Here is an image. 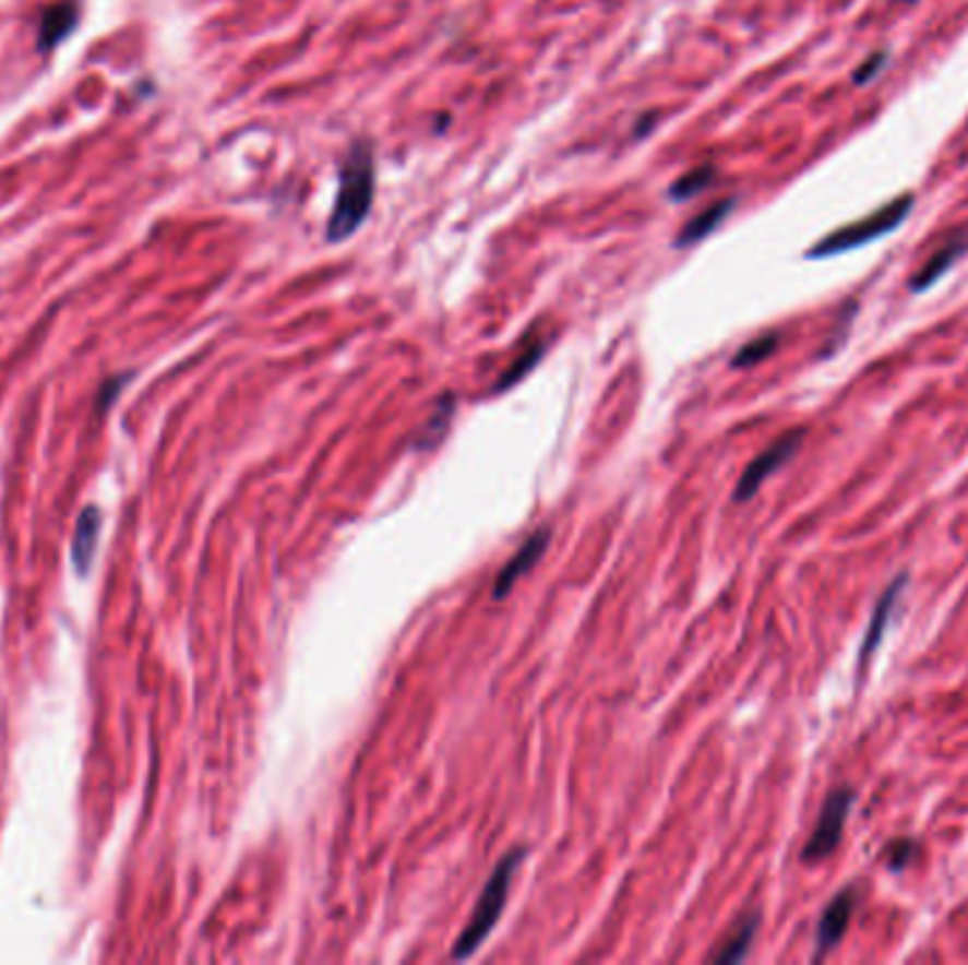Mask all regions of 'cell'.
Segmentation results:
<instances>
[{
	"label": "cell",
	"mask_w": 968,
	"mask_h": 965,
	"mask_svg": "<svg viewBox=\"0 0 968 965\" xmlns=\"http://www.w3.org/2000/svg\"><path fill=\"white\" fill-rule=\"evenodd\" d=\"M756 929H760V917L756 915L742 917V924L737 926V931L719 945V952H714V957L710 960H714V963H739V960L748 954V949H751Z\"/></svg>",
	"instance_id": "4fadbf2b"
},
{
	"label": "cell",
	"mask_w": 968,
	"mask_h": 965,
	"mask_svg": "<svg viewBox=\"0 0 968 965\" xmlns=\"http://www.w3.org/2000/svg\"><path fill=\"white\" fill-rule=\"evenodd\" d=\"M99 533H103V515L97 508H85L74 529V541H71V561L77 575H85L91 570L94 552H97Z\"/></svg>",
	"instance_id": "9c48e42d"
},
{
	"label": "cell",
	"mask_w": 968,
	"mask_h": 965,
	"mask_svg": "<svg viewBox=\"0 0 968 965\" xmlns=\"http://www.w3.org/2000/svg\"><path fill=\"white\" fill-rule=\"evenodd\" d=\"M912 204H915L912 193H904L898 195V199H892V202L881 204L879 210H872L870 216L858 218V222L852 224H844V227L833 229L829 236H824L818 243H813L808 250V258L841 255V252H850L856 250V247L872 243L875 238L889 236L892 229L898 227V224H904V218L912 213Z\"/></svg>",
	"instance_id": "3957f363"
},
{
	"label": "cell",
	"mask_w": 968,
	"mask_h": 965,
	"mask_svg": "<svg viewBox=\"0 0 968 965\" xmlns=\"http://www.w3.org/2000/svg\"><path fill=\"white\" fill-rule=\"evenodd\" d=\"M541 355H543V343L541 341L529 343V346L524 348L522 355H518L516 360H513V366H510V369L504 371V377H502V380H499L495 391H507V389H513L516 382H522L524 377L529 374V371L536 369L538 360H541Z\"/></svg>",
	"instance_id": "5bb4252c"
},
{
	"label": "cell",
	"mask_w": 968,
	"mask_h": 965,
	"mask_svg": "<svg viewBox=\"0 0 968 965\" xmlns=\"http://www.w3.org/2000/svg\"><path fill=\"white\" fill-rule=\"evenodd\" d=\"M886 63H889V51H886V49L872 51V55L867 57L864 63H861L856 69V74H852V83H856V85H870L872 80H875V76H879L881 71L886 69Z\"/></svg>",
	"instance_id": "e0dca14e"
},
{
	"label": "cell",
	"mask_w": 968,
	"mask_h": 965,
	"mask_svg": "<svg viewBox=\"0 0 968 965\" xmlns=\"http://www.w3.org/2000/svg\"><path fill=\"white\" fill-rule=\"evenodd\" d=\"M852 909H856V892L852 890L838 892V895L829 901L827 909L822 912L818 929H815V954H818V957L841 943L844 931L850 926Z\"/></svg>",
	"instance_id": "52a82bcc"
},
{
	"label": "cell",
	"mask_w": 968,
	"mask_h": 965,
	"mask_svg": "<svg viewBox=\"0 0 968 965\" xmlns=\"http://www.w3.org/2000/svg\"><path fill=\"white\" fill-rule=\"evenodd\" d=\"M915 855V844L912 841H895L889 847L884 849V858L889 863V869H904L906 863L912 861Z\"/></svg>",
	"instance_id": "ac0fdd59"
},
{
	"label": "cell",
	"mask_w": 968,
	"mask_h": 965,
	"mask_svg": "<svg viewBox=\"0 0 968 965\" xmlns=\"http://www.w3.org/2000/svg\"><path fill=\"white\" fill-rule=\"evenodd\" d=\"M524 855H527L524 849H513V853L504 855L502 861H499V867L493 869V875H490V881L485 883V890H481V897L479 903H476L474 915H470L465 931H462L456 945H453L451 952L453 960H467L481 943H485V940L490 938V934H493L495 924H499V917H502L504 912V903H507L513 878H516L518 867H522L524 861Z\"/></svg>",
	"instance_id": "7a4b0ae2"
},
{
	"label": "cell",
	"mask_w": 968,
	"mask_h": 965,
	"mask_svg": "<svg viewBox=\"0 0 968 965\" xmlns=\"http://www.w3.org/2000/svg\"><path fill=\"white\" fill-rule=\"evenodd\" d=\"M733 210V199H722V202L710 204L708 210H703L700 216L691 218L683 229H680V238H677V247H691V243L703 241L708 238L725 218L731 216Z\"/></svg>",
	"instance_id": "8fae6325"
},
{
	"label": "cell",
	"mask_w": 968,
	"mask_h": 965,
	"mask_svg": "<svg viewBox=\"0 0 968 965\" xmlns=\"http://www.w3.org/2000/svg\"><path fill=\"white\" fill-rule=\"evenodd\" d=\"M895 3H915V0H895Z\"/></svg>",
	"instance_id": "ffe728a7"
},
{
	"label": "cell",
	"mask_w": 968,
	"mask_h": 965,
	"mask_svg": "<svg viewBox=\"0 0 968 965\" xmlns=\"http://www.w3.org/2000/svg\"><path fill=\"white\" fill-rule=\"evenodd\" d=\"M714 176H717V167H710V165L694 167V170H689V174L680 176V179L671 184V199H677V202H685V199H691V195L703 193L710 181H714Z\"/></svg>",
	"instance_id": "9a60e30c"
},
{
	"label": "cell",
	"mask_w": 968,
	"mask_h": 965,
	"mask_svg": "<svg viewBox=\"0 0 968 965\" xmlns=\"http://www.w3.org/2000/svg\"><path fill=\"white\" fill-rule=\"evenodd\" d=\"M779 346V334H762L756 341L745 343V346L739 348L737 357H733V369H748V366H756L762 362L765 357H770Z\"/></svg>",
	"instance_id": "2e32d148"
},
{
	"label": "cell",
	"mask_w": 968,
	"mask_h": 965,
	"mask_svg": "<svg viewBox=\"0 0 968 965\" xmlns=\"http://www.w3.org/2000/svg\"><path fill=\"white\" fill-rule=\"evenodd\" d=\"M547 544H550V527H541V529H538V533L529 535L527 541L522 544V549H518L516 556L510 558V561L502 567V572L495 575V584H493V597H495V600H502V597L507 595V592L513 589V586H516L518 577L527 575V572L533 570V567H536L538 558H541L543 549H547Z\"/></svg>",
	"instance_id": "8992f818"
},
{
	"label": "cell",
	"mask_w": 968,
	"mask_h": 965,
	"mask_svg": "<svg viewBox=\"0 0 968 965\" xmlns=\"http://www.w3.org/2000/svg\"><path fill=\"white\" fill-rule=\"evenodd\" d=\"M900 589H904V577H895V584L884 592V597H881L879 606H875V615H872V620H870V632H867L864 648H861V668L867 666V660L872 657V652L879 648L881 638H884L886 620H889V611H892V606H895V597H898Z\"/></svg>",
	"instance_id": "7c38bea8"
},
{
	"label": "cell",
	"mask_w": 968,
	"mask_h": 965,
	"mask_svg": "<svg viewBox=\"0 0 968 965\" xmlns=\"http://www.w3.org/2000/svg\"><path fill=\"white\" fill-rule=\"evenodd\" d=\"M852 807V790H833L824 801L822 813H818V821L813 826V835L808 838L804 849H801V858L804 861H824L827 855L836 853L838 841H841V830H844V821H847V813H850Z\"/></svg>",
	"instance_id": "277c9868"
},
{
	"label": "cell",
	"mask_w": 968,
	"mask_h": 965,
	"mask_svg": "<svg viewBox=\"0 0 968 965\" xmlns=\"http://www.w3.org/2000/svg\"><path fill=\"white\" fill-rule=\"evenodd\" d=\"M74 23H77V7L71 0H63V3H55L51 9H46L40 21V49H55L57 43L63 40L71 28H74Z\"/></svg>",
	"instance_id": "30bf717a"
},
{
	"label": "cell",
	"mask_w": 968,
	"mask_h": 965,
	"mask_svg": "<svg viewBox=\"0 0 968 965\" xmlns=\"http://www.w3.org/2000/svg\"><path fill=\"white\" fill-rule=\"evenodd\" d=\"M374 147L366 140L355 142L340 165V179H337L335 210L328 216L326 236L332 243H340L351 238L357 229L366 224L374 204Z\"/></svg>",
	"instance_id": "6da1fadb"
},
{
	"label": "cell",
	"mask_w": 968,
	"mask_h": 965,
	"mask_svg": "<svg viewBox=\"0 0 968 965\" xmlns=\"http://www.w3.org/2000/svg\"><path fill=\"white\" fill-rule=\"evenodd\" d=\"M966 250H968V238L963 236V233L960 236L952 238L948 243H943L941 250L934 252L927 264L915 272V278H912V284H909V289H912V293H923V289H929V286L937 284V281H941L943 275H948V270H952V266L960 261L963 252Z\"/></svg>",
	"instance_id": "ba28073f"
},
{
	"label": "cell",
	"mask_w": 968,
	"mask_h": 965,
	"mask_svg": "<svg viewBox=\"0 0 968 965\" xmlns=\"http://www.w3.org/2000/svg\"><path fill=\"white\" fill-rule=\"evenodd\" d=\"M126 382H128V377H117V380L105 382L103 391H99V410H105L108 405H113V400H117V394L122 391V385H126Z\"/></svg>",
	"instance_id": "d6986e66"
},
{
	"label": "cell",
	"mask_w": 968,
	"mask_h": 965,
	"mask_svg": "<svg viewBox=\"0 0 968 965\" xmlns=\"http://www.w3.org/2000/svg\"><path fill=\"white\" fill-rule=\"evenodd\" d=\"M799 442H801V431H793L788 433V437H781L776 445H770L765 453H760V456L753 458L751 465L745 467V473H742V479H739L733 499L737 501L753 499L756 490H760V487L765 485V481L770 479L785 462H790V456L799 451Z\"/></svg>",
	"instance_id": "5b68a950"
}]
</instances>
